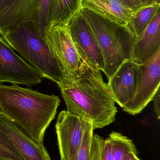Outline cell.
Here are the masks:
<instances>
[{
  "label": "cell",
  "instance_id": "obj_5",
  "mask_svg": "<svg viewBox=\"0 0 160 160\" xmlns=\"http://www.w3.org/2000/svg\"><path fill=\"white\" fill-rule=\"evenodd\" d=\"M68 23H50L44 33L46 43L61 65L67 81L78 76L84 63L71 39Z\"/></svg>",
  "mask_w": 160,
  "mask_h": 160
},
{
  "label": "cell",
  "instance_id": "obj_9",
  "mask_svg": "<svg viewBox=\"0 0 160 160\" xmlns=\"http://www.w3.org/2000/svg\"><path fill=\"white\" fill-rule=\"evenodd\" d=\"M88 121L66 111L60 112L55 130L61 160H76Z\"/></svg>",
  "mask_w": 160,
  "mask_h": 160
},
{
  "label": "cell",
  "instance_id": "obj_7",
  "mask_svg": "<svg viewBox=\"0 0 160 160\" xmlns=\"http://www.w3.org/2000/svg\"><path fill=\"white\" fill-rule=\"evenodd\" d=\"M41 74L26 62L0 36V83L32 87L42 81Z\"/></svg>",
  "mask_w": 160,
  "mask_h": 160
},
{
  "label": "cell",
  "instance_id": "obj_2",
  "mask_svg": "<svg viewBox=\"0 0 160 160\" xmlns=\"http://www.w3.org/2000/svg\"><path fill=\"white\" fill-rule=\"evenodd\" d=\"M60 103L59 97L54 95L0 83L2 114L40 145H43L46 130L55 118Z\"/></svg>",
  "mask_w": 160,
  "mask_h": 160
},
{
  "label": "cell",
  "instance_id": "obj_4",
  "mask_svg": "<svg viewBox=\"0 0 160 160\" xmlns=\"http://www.w3.org/2000/svg\"><path fill=\"white\" fill-rule=\"evenodd\" d=\"M80 13L90 26L102 53L104 70L109 79L126 60L132 59L136 37L127 26L108 19L90 9Z\"/></svg>",
  "mask_w": 160,
  "mask_h": 160
},
{
  "label": "cell",
  "instance_id": "obj_18",
  "mask_svg": "<svg viewBox=\"0 0 160 160\" xmlns=\"http://www.w3.org/2000/svg\"><path fill=\"white\" fill-rule=\"evenodd\" d=\"M94 131L92 123L88 121L85 127L82 141L75 160H91Z\"/></svg>",
  "mask_w": 160,
  "mask_h": 160
},
{
  "label": "cell",
  "instance_id": "obj_27",
  "mask_svg": "<svg viewBox=\"0 0 160 160\" xmlns=\"http://www.w3.org/2000/svg\"><path fill=\"white\" fill-rule=\"evenodd\" d=\"M157 1L159 2H160V0H157Z\"/></svg>",
  "mask_w": 160,
  "mask_h": 160
},
{
  "label": "cell",
  "instance_id": "obj_23",
  "mask_svg": "<svg viewBox=\"0 0 160 160\" xmlns=\"http://www.w3.org/2000/svg\"><path fill=\"white\" fill-rule=\"evenodd\" d=\"M154 102V110L155 113L158 119H160V89L158 90L153 98V100Z\"/></svg>",
  "mask_w": 160,
  "mask_h": 160
},
{
  "label": "cell",
  "instance_id": "obj_20",
  "mask_svg": "<svg viewBox=\"0 0 160 160\" xmlns=\"http://www.w3.org/2000/svg\"><path fill=\"white\" fill-rule=\"evenodd\" d=\"M120 1L133 12L143 8L151 5L155 3L159 2L157 0H120Z\"/></svg>",
  "mask_w": 160,
  "mask_h": 160
},
{
  "label": "cell",
  "instance_id": "obj_19",
  "mask_svg": "<svg viewBox=\"0 0 160 160\" xmlns=\"http://www.w3.org/2000/svg\"><path fill=\"white\" fill-rule=\"evenodd\" d=\"M0 160H23L9 139L1 131Z\"/></svg>",
  "mask_w": 160,
  "mask_h": 160
},
{
  "label": "cell",
  "instance_id": "obj_21",
  "mask_svg": "<svg viewBox=\"0 0 160 160\" xmlns=\"http://www.w3.org/2000/svg\"><path fill=\"white\" fill-rule=\"evenodd\" d=\"M103 140L102 137L97 134H94L91 148V160H101V153Z\"/></svg>",
  "mask_w": 160,
  "mask_h": 160
},
{
  "label": "cell",
  "instance_id": "obj_1",
  "mask_svg": "<svg viewBox=\"0 0 160 160\" xmlns=\"http://www.w3.org/2000/svg\"><path fill=\"white\" fill-rule=\"evenodd\" d=\"M59 87L67 112L90 121L94 130L114 122L117 109L100 70L84 62L78 76Z\"/></svg>",
  "mask_w": 160,
  "mask_h": 160
},
{
  "label": "cell",
  "instance_id": "obj_10",
  "mask_svg": "<svg viewBox=\"0 0 160 160\" xmlns=\"http://www.w3.org/2000/svg\"><path fill=\"white\" fill-rule=\"evenodd\" d=\"M140 66L142 75L135 97L123 108V111L132 115L140 113L160 89V49Z\"/></svg>",
  "mask_w": 160,
  "mask_h": 160
},
{
  "label": "cell",
  "instance_id": "obj_25",
  "mask_svg": "<svg viewBox=\"0 0 160 160\" xmlns=\"http://www.w3.org/2000/svg\"><path fill=\"white\" fill-rule=\"evenodd\" d=\"M8 0H0V10L3 8Z\"/></svg>",
  "mask_w": 160,
  "mask_h": 160
},
{
  "label": "cell",
  "instance_id": "obj_11",
  "mask_svg": "<svg viewBox=\"0 0 160 160\" xmlns=\"http://www.w3.org/2000/svg\"><path fill=\"white\" fill-rule=\"evenodd\" d=\"M140 65L132 59L126 60L107 83L115 102L124 108L134 98L142 77Z\"/></svg>",
  "mask_w": 160,
  "mask_h": 160
},
{
  "label": "cell",
  "instance_id": "obj_24",
  "mask_svg": "<svg viewBox=\"0 0 160 160\" xmlns=\"http://www.w3.org/2000/svg\"><path fill=\"white\" fill-rule=\"evenodd\" d=\"M138 156V154L131 152L126 156L122 160H141Z\"/></svg>",
  "mask_w": 160,
  "mask_h": 160
},
{
  "label": "cell",
  "instance_id": "obj_6",
  "mask_svg": "<svg viewBox=\"0 0 160 160\" xmlns=\"http://www.w3.org/2000/svg\"><path fill=\"white\" fill-rule=\"evenodd\" d=\"M50 0H8L0 10V35L3 36L21 22H34L43 34Z\"/></svg>",
  "mask_w": 160,
  "mask_h": 160
},
{
  "label": "cell",
  "instance_id": "obj_26",
  "mask_svg": "<svg viewBox=\"0 0 160 160\" xmlns=\"http://www.w3.org/2000/svg\"><path fill=\"white\" fill-rule=\"evenodd\" d=\"M2 110H1V108H0V115L2 114Z\"/></svg>",
  "mask_w": 160,
  "mask_h": 160
},
{
  "label": "cell",
  "instance_id": "obj_14",
  "mask_svg": "<svg viewBox=\"0 0 160 160\" xmlns=\"http://www.w3.org/2000/svg\"><path fill=\"white\" fill-rule=\"evenodd\" d=\"M81 8L92 10L98 15L127 26L133 12L120 0H82Z\"/></svg>",
  "mask_w": 160,
  "mask_h": 160
},
{
  "label": "cell",
  "instance_id": "obj_16",
  "mask_svg": "<svg viewBox=\"0 0 160 160\" xmlns=\"http://www.w3.org/2000/svg\"><path fill=\"white\" fill-rule=\"evenodd\" d=\"M159 9L160 3L156 2L132 13L127 26L136 38L143 32Z\"/></svg>",
  "mask_w": 160,
  "mask_h": 160
},
{
  "label": "cell",
  "instance_id": "obj_12",
  "mask_svg": "<svg viewBox=\"0 0 160 160\" xmlns=\"http://www.w3.org/2000/svg\"><path fill=\"white\" fill-rule=\"evenodd\" d=\"M0 131L9 139L23 160H51L43 145L35 142L2 114Z\"/></svg>",
  "mask_w": 160,
  "mask_h": 160
},
{
  "label": "cell",
  "instance_id": "obj_22",
  "mask_svg": "<svg viewBox=\"0 0 160 160\" xmlns=\"http://www.w3.org/2000/svg\"><path fill=\"white\" fill-rule=\"evenodd\" d=\"M101 160H114L111 144L108 138L103 140L101 153Z\"/></svg>",
  "mask_w": 160,
  "mask_h": 160
},
{
  "label": "cell",
  "instance_id": "obj_8",
  "mask_svg": "<svg viewBox=\"0 0 160 160\" xmlns=\"http://www.w3.org/2000/svg\"><path fill=\"white\" fill-rule=\"evenodd\" d=\"M69 31L78 54L83 62L103 72L104 62L96 39L80 12L68 23Z\"/></svg>",
  "mask_w": 160,
  "mask_h": 160
},
{
  "label": "cell",
  "instance_id": "obj_15",
  "mask_svg": "<svg viewBox=\"0 0 160 160\" xmlns=\"http://www.w3.org/2000/svg\"><path fill=\"white\" fill-rule=\"evenodd\" d=\"M82 0H50L47 26L50 23L68 22L80 12Z\"/></svg>",
  "mask_w": 160,
  "mask_h": 160
},
{
  "label": "cell",
  "instance_id": "obj_13",
  "mask_svg": "<svg viewBox=\"0 0 160 160\" xmlns=\"http://www.w3.org/2000/svg\"><path fill=\"white\" fill-rule=\"evenodd\" d=\"M160 49V9L143 32L136 38L132 60L139 65L150 60Z\"/></svg>",
  "mask_w": 160,
  "mask_h": 160
},
{
  "label": "cell",
  "instance_id": "obj_17",
  "mask_svg": "<svg viewBox=\"0 0 160 160\" xmlns=\"http://www.w3.org/2000/svg\"><path fill=\"white\" fill-rule=\"evenodd\" d=\"M108 138L111 144L114 160H122L131 152L138 154L133 141L122 133L112 132Z\"/></svg>",
  "mask_w": 160,
  "mask_h": 160
},
{
  "label": "cell",
  "instance_id": "obj_3",
  "mask_svg": "<svg viewBox=\"0 0 160 160\" xmlns=\"http://www.w3.org/2000/svg\"><path fill=\"white\" fill-rule=\"evenodd\" d=\"M5 41L26 62L58 86L66 82L61 65L46 43L42 31L34 22H21L3 36Z\"/></svg>",
  "mask_w": 160,
  "mask_h": 160
}]
</instances>
